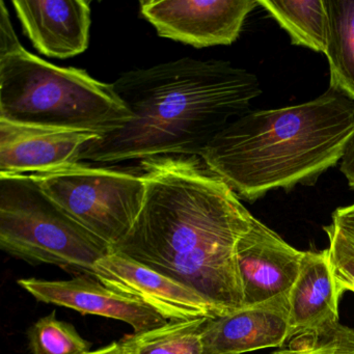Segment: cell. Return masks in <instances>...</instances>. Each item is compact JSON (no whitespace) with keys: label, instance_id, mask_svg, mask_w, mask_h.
Returning <instances> with one entry per match:
<instances>
[{"label":"cell","instance_id":"8992f818","mask_svg":"<svg viewBox=\"0 0 354 354\" xmlns=\"http://www.w3.org/2000/svg\"><path fill=\"white\" fill-rule=\"evenodd\" d=\"M74 221L111 245L131 231L144 203L142 173L76 162L30 174Z\"/></svg>","mask_w":354,"mask_h":354},{"label":"cell","instance_id":"cb8c5ba5","mask_svg":"<svg viewBox=\"0 0 354 354\" xmlns=\"http://www.w3.org/2000/svg\"><path fill=\"white\" fill-rule=\"evenodd\" d=\"M84 354H125L123 351L120 342H113L109 345L103 346V347L98 348L96 350H91L88 353Z\"/></svg>","mask_w":354,"mask_h":354},{"label":"cell","instance_id":"603a6c76","mask_svg":"<svg viewBox=\"0 0 354 354\" xmlns=\"http://www.w3.org/2000/svg\"><path fill=\"white\" fill-rule=\"evenodd\" d=\"M341 171L347 179L350 187L354 189V138H352L341 163Z\"/></svg>","mask_w":354,"mask_h":354},{"label":"cell","instance_id":"52a82bcc","mask_svg":"<svg viewBox=\"0 0 354 354\" xmlns=\"http://www.w3.org/2000/svg\"><path fill=\"white\" fill-rule=\"evenodd\" d=\"M257 6L254 0H144L140 9L158 36L206 48L235 42Z\"/></svg>","mask_w":354,"mask_h":354},{"label":"cell","instance_id":"7c38bea8","mask_svg":"<svg viewBox=\"0 0 354 354\" xmlns=\"http://www.w3.org/2000/svg\"><path fill=\"white\" fill-rule=\"evenodd\" d=\"M12 5L24 34L45 57L70 59L88 49L91 1L14 0Z\"/></svg>","mask_w":354,"mask_h":354},{"label":"cell","instance_id":"4fadbf2b","mask_svg":"<svg viewBox=\"0 0 354 354\" xmlns=\"http://www.w3.org/2000/svg\"><path fill=\"white\" fill-rule=\"evenodd\" d=\"M289 335V295L210 318L202 333L203 354H243L281 347Z\"/></svg>","mask_w":354,"mask_h":354},{"label":"cell","instance_id":"e0dca14e","mask_svg":"<svg viewBox=\"0 0 354 354\" xmlns=\"http://www.w3.org/2000/svg\"><path fill=\"white\" fill-rule=\"evenodd\" d=\"M210 318L167 321L165 324L120 339L125 354H203L202 333Z\"/></svg>","mask_w":354,"mask_h":354},{"label":"cell","instance_id":"30bf717a","mask_svg":"<svg viewBox=\"0 0 354 354\" xmlns=\"http://www.w3.org/2000/svg\"><path fill=\"white\" fill-rule=\"evenodd\" d=\"M18 285L43 304L71 308L82 315H96L127 323L134 333L167 322L140 300L115 291L92 275H74L67 281L21 279Z\"/></svg>","mask_w":354,"mask_h":354},{"label":"cell","instance_id":"3957f363","mask_svg":"<svg viewBox=\"0 0 354 354\" xmlns=\"http://www.w3.org/2000/svg\"><path fill=\"white\" fill-rule=\"evenodd\" d=\"M354 138V100L329 88L308 102L250 111L232 122L201 157L238 198L314 184L343 159Z\"/></svg>","mask_w":354,"mask_h":354},{"label":"cell","instance_id":"5b68a950","mask_svg":"<svg viewBox=\"0 0 354 354\" xmlns=\"http://www.w3.org/2000/svg\"><path fill=\"white\" fill-rule=\"evenodd\" d=\"M0 248L30 265L95 277L106 242L55 204L30 175H0Z\"/></svg>","mask_w":354,"mask_h":354},{"label":"cell","instance_id":"8fae6325","mask_svg":"<svg viewBox=\"0 0 354 354\" xmlns=\"http://www.w3.org/2000/svg\"><path fill=\"white\" fill-rule=\"evenodd\" d=\"M94 132L0 120V175H26L78 162Z\"/></svg>","mask_w":354,"mask_h":354},{"label":"cell","instance_id":"44dd1931","mask_svg":"<svg viewBox=\"0 0 354 354\" xmlns=\"http://www.w3.org/2000/svg\"><path fill=\"white\" fill-rule=\"evenodd\" d=\"M21 46L12 26L5 3L0 1V57L8 55Z\"/></svg>","mask_w":354,"mask_h":354},{"label":"cell","instance_id":"5bb4252c","mask_svg":"<svg viewBox=\"0 0 354 354\" xmlns=\"http://www.w3.org/2000/svg\"><path fill=\"white\" fill-rule=\"evenodd\" d=\"M343 294L327 250L304 252L299 275L289 293L288 339L339 321V301Z\"/></svg>","mask_w":354,"mask_h":354},{"label":"cell","instance_id":"d6986e66","mask_svg":"<svg viewBox=\"0 0 354 354\" xmlns=\"http://www.w3.org/2000/svg\"><path fill=\"white\" fill-rule=\"evenodd\" d=\"M273 354H354V329L337 322L292 337Z\"/></svg>","mask_w":354,"mask_h":354},{"label":"cell","instance_id":"277c9868","mask_svg":"<svg viewBox=\"0 0 354 354\" xmlns=\"http://www.w3.org/2000/svg\"><path fill=\"white\" fill-rule=\"evenodd\" d=\"M0 120L102 136L126 125L131 113L113 84L53 65L21 45L0 57Z\"/></svg>","mask_w":354,"mask_h":354},{"label":"cell","instance_id":"2e32d148","mask_svg":"<svg viewBox=\"0 0 354 354\" xmlns=\"http://www.w3.org/2000/svg\"><path fill=\"white\" fill-rule=\"evenodd\" d=\"M258 5L289 34L293 44L324 53L327 34L324 0H259Z\"/></svg>","mask_w":354,"mask_h":354},{"label":"cell","instance_id":"ba28073f","mask_svg":"<svg viewBox=\"0 0 354 354\" xmlns=\"http://www.w3.org/2000/svg\"><path fill=\"white\" fill-rule=\"evenodd\" d=\"M95 277L107 287L131 296L167 321L215 318L227 314L194 290L118 252L95 265Z\"/></svg>","mask_w":354,"mask_h":354},{"label":"cell","instance_id":"ac0fdd59","mask_svg":"<svg viewBox=\"0 0 354 354\" xmlns=\"http://www.w3.org/2000/svg\"><path fill=\"white\" fill-rule=\"evenodd\" d=\"M26 335L32 354H84L93 346L71 323L57 319L55 312L39 319Z\"/></svg>","mask_w":354,"mask_h":354},{"label":"cell","instance_id":"ffe728a7","mask_svg":"<svg viewBox=\"0 0 354 354\" xmlns=\"http://www.w3.org/2000/svg\"><path fill=\"white\" fill-rule=\"evenodd\" d=\"M329 238V261L342 292L354 293V240L346 237L335 227H324Z\"/></svg>","mask_w":354,"mask_h":354},{"label":"cell","instance_id":"6da1fadb","mask_svg":"<svg viewBox=\"0 0 354 354\" xmlns=\"http://www.w3.org/2000/svg\"><path fill=\"white\" fill-rule=\"evenodd\" d=\"M146 185L131 231L111 250L187 286L227 314L243 310L236 248L254 217L201 156L140 160Z\"/></svg>","mask_w":354,"mask_h":354},{"label":"cell","instance_id":"7a4b0ae2","mask_svg":"<svg viewBox=\"0 0 354 354\" xmlns=\"http://www.w3.org/2000/svg\"><path fill=\"white\" fill-rule=\"evenodd\" d=\"M113 86L131 120L86 144L78 162L201 156L262 93L254 74L229 62L192 57L126 72Z\"/></svg>","mask_w":354,"mask_h":354},{"label":"cell","instance_id":"9c48e42d","mask_svg":"<svg viewBox=\"0 0 354 354\" xmlns=\"http://www.w3.org/2000/svg\"><path fill=\"white\" fill-rule=\"evenodd\" d=\"M304 252L254 218L236 248L244 308L289 295L301 267Z\"/></svg>","mask_w":354,"mask_h":354},{"label":"cell","instance_id":"7402d4cb","mask_svg":"<svg viewBox=\"0 0 354 354\" xmlns=\"http://www.w3.org/2000/svg\"><path fill=\"white\" fill-rule=\"evenodd\" d=\"M331 227L354 240V204L337 208L333 214Z\"/></svg>","mask_w":354,"mask_h":354},{"label":"cell","instance_id":"9a60e30c","mask_svg":"<svg viewBox=\"0 0 354 354\" xmlns=\"http://www.w3.org/2000/svg\"><path fill=\"white\" fill-rule=\"evenodd\" d=\"M330 86L354 100V0H324Z\"/></svg>","mask_w":354,"mask_h":354}]
</instances>
